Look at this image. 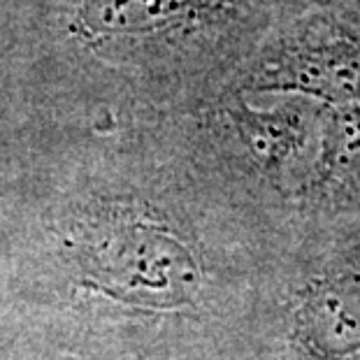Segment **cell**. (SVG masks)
Listing matches in <instances>:
<instances>
[{
  "label": "cell",
  "instance_id": "obj_1",
  "mask_svg": "<svg viewBox=\"0 0 360 360\" xmlns=\"http://www.w3.org/2000/svg\"><path fill=\"white\" fill-rule=\"evenodd\" d=\"M274 314L270 360H360V214L311 219Z\"/></svg>",
  "mask_w": 360,
  "mask_h": 360
},
{
  "label": "cell",
  "instance_id": "obj_2",
  "mask_svg": "<svg viewBox=\"0 0 360 360\" xmlns=\"http://www.w3.org/2000/svg\"><path fill=\"white\" fill-rule=\"evenodd\" d=\"M75 249L84 277L114 300L154 311H198L210 300L205 256L165 221L107 217L84 228Z\"/></svg>",
  "mask_w": 360,
  "mask_h": 360
},
{
  "label": "cell",
  "instance_id": "obj_3",
  "mask_svg": "<svg viewBox=\"0 0 360 360\" xmlns=\"http://www.w3.org/2000/svg\"><path fill=\"white\" fill-rule=\"evenodd\" d=\"M251 86L360 107V30L319 5L260 60Z\"/></svg>",
  "mask_w": 360,
  "mask_h": 360
},
{
  "label": "cell",
  "instance_id": "obj_4",
  "mask_svg": "<svg viewBox=\"0 0 360 360\" xmlns=\"http://www.w3.org/2000/svg\"><path fill=\"white\" fill-rule=\"evenodd\" d=\"M251 0H86L75 26L89 35H121L205 26L237 17Z\"/></svg>",
  "mask_w": 360,
  "mask_h": 360
},
{
  "label": "cell",
  "instance_id": "obj_5",
  "mask_svg": "<svg viewBox=\"0 0 360 360\" xmlns=\"http://www.w3.org/2000/svg\"><path fill=\"white\" fill-rule=\"evenodd\" d=\"M319 5L328 7L337 17L349 21L351 26L360 30V0H319Z\"/></svg>",
  "mask_w": 360,
  "mask_h": 360
}]
</instances>
